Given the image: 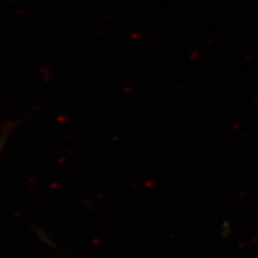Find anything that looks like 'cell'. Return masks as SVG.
<instances>
[{
  "label": "cell",
  "mask_w": 258,
  "mask_h": 258,
  "mask_svg": "<svg viewBox=\"0 0 258 258\" xmlns=\"http://www.w3.org/2000/svg\"><path fill=\"white\" fill-rule=\"evenodd\" d=\"M0 148H2V144H0Z\"/></svg>",
  "instance_id": "obj_1"
}]
</instances>
